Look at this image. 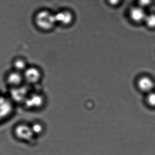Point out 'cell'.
I'll use <instances>...</instances> for the list:
<instances>
[{"label":"cell","instance_id":"14","mask_svg":"<svg viewBox=\"0 0 155 155\" xmlns=\"http://www.w3.org/2000/svg\"><path fill=\"white\" fill-rule=\"evenodd\" d=\"M144 21L149 28H155V15L151 14L148 16L147 15Z\"/></svg>","mask_w":155,"mask_h":155},{"label":"cell","instance_id":"1","mask_svg":"<svg viewBox=\"0 0 155 155\" xmlns=\"http://www.w3.org/2000/svg\"><path fill=\"white\" fill-rule=\"evenodd\" d=\"M34 21L38 28L44 31H50L57 24L55 14L47 9L38 12L34 16Z\"/></svg>","mask_w":155,"mask_h":155},{"label":"cell","instance_id":"5","mask_svg":"<svg viewBox=\"0 0 155 155\" xmlns=\"http://www.w3.org/2000/svg\"><path fill=\"white\" fill-rule=\"evenodd\" d=\"M23 75L25 84L30 86L38 84L43 77L41 70L35 66H29Z\"/></svg>","mask_w":155,"mask_h":155},{"label":"cell","instance_id":"2","mask_svg":"<svg viewBox=\"0 0 155 155\" xmlns=\"http://www.w3.org/2000/svg\"><path fill=\"white\" fill-rule=\"evenodd\" d=\"M14 134L19 140L30 143L35 142L37 137L32 132L30 125L26 123L17 125L14 129Z\"/></svg>","mask_w":155,"mask_h":155},{"label":"cell","instance_id":"8","mask_svg":"<svg viewBox=\"0 0 155 155\" xmlns=\"http://www.w3.org/2000/svg\"><path fill=\"white\" fill-rule=\"evenodd\" d=\"M57 24L62 25H68L73 20V16L70 12L68 11H61L55 14Z\"/></svg>","mask_w":155,"mask_h":155},{"label":"cell","instance_id":"6","mask_svg":"<svg viewBox=\"0 0 155 155\" xmlns=\"http://www.w3.org/2000/svg\"><path fill=\"white\" fill-rule=\"evenodd\" d=\"M14 108V103L9 97L0 95V123L10 117Z\"/></svg>","mask_w":155,"mask_h":155},{"label":"cell","instance_id":"16","mask_svg":"<svg viewBox=\"0 0 155 155\" xmlns=\"http://www.w3.org/2000/svg\"><path fill=\"white\" fill-rule=\"evenodd\" d=\"M110 2L112 5H116V4H117L118 2H119V1H112Z\"/></svg>","mask_w":155,"mask_h":155},{"label":"cell","instance_id":"9","mask_svg":"<svg viewBox=\"0 0 155 155\" xmlns=\"http://www.w3.org/2000/svg\"><path fill=\"white\" fill-rule=\"evenodd\" d=\"M139 88L144 92H151L154 86L153 81L148 77H143L139 79L137 82Z\"/></svg>","mask_w":155,"mask_h":155},{"label":"cell","instance_id":"3","mask_svg":"<svg viewBox=\"0 0 155 155\" xmlns=\"http://www.w3.org/2000/svg\"><path fill=\"white\" fill-rule=\"evenodd\" d=\"M45 102V97L41 92L31 91L23 105L28 110H35L42 107Z\"/></svg>","mask_w":155,"mask_h":155},{"label":"cell","instance_id":"11","mask_svg":"<svg viewBox=\"0 0 155 155\" xmlns=\"http://www.w3.org/2000/svg\"><path fill=\"white\" fill-rule=\"evenodd\" d=\"M130 16L133 21L139 22L145 21L147 15L142 8L135 7L130 10Z\"/></svg>","mask_w":155,"mask_h":155},{"label":"cell","instance_id":"4","mask_svg":"<svg viewBox=\"0 0 155 155\" xmlns=\"http://www.w3.org/2000/svg\"><path fill=\"white\" fill-rule=\"evenodd\" d=\"M31 91L30 86L25 83L19 87L10 89L9 97L14 104H23Z\"/></svg>","mask_w":155,"mask_h":155},{"label":"cell","instance_id":"13","mask_svg":"<svg viewBox=\"0 0 155 155\" xmlns=\"http://www.w3.org/2000/svg\"><path fill=\"white\" fill-rule=\"evenodd\" d=\"M146 102L149 107L155 108V92L151 91L148 93L146 97Z\"/></svg>","mask_w":155,"mask_h":155},{"label":"cell","instance_id":"7","mask_svg":"<svg viewBox=\"0 0 155 155\" xmlns=\"http://www.w3.org/2000/svg\"><path fill=\"white\" fill-rule=\"evenodd\" d=\"M5 80L6 84L10 89L17 87L25 83L23 73L13 70L7 73Z\"/></svg>","mask_w":155,"mask_h":155},{"label":"cell","instance_id":"12","mask_svg":"<svg viewBox=\"0 0 155 155\" xmlns=\"http://www.w3.org/2000/svg\"><path fill=\"white\" fill-rule=\"evenodd\" d=\"M32 132L36 137L40 136L44 130L43 124L39 122H35L30 125Z\"/></svg>","mask_w":155,"mask_h":155},{"label":"cell","instance_id":"15","mask_svg":"<svg viewBox=\"0 0 155 155\" xmlns=\"http://www.w3.org/2000/svg\"><path fill=\"white\" fill-rule=\"evenodd\" d=\"M150 2H151L148 1H142L139 2V4L141 7H145L150 4Z\"/></svg>","mask_w":155,"mask_h":155},{"label":"cell","instance_id":"10","mask_svg":"<svg viewBox=\"0 0 155 155\" xmlns=\"http://www.w3.org/2000/svg\"><path fill=\"white\" fill-rule=\"evenodd\" d=\"M12 70L23 73L29 67L28 61L25 58L21 57H17L12 61Z\"/></svg>","mask_w":155,"mask_h":155}]
</instances>
